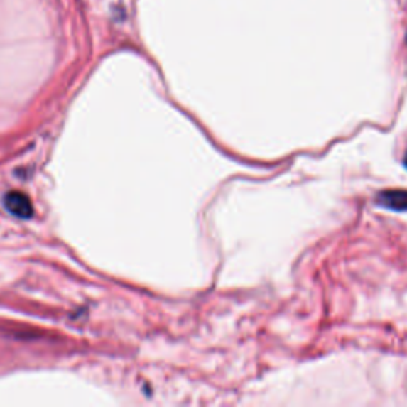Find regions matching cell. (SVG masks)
I'll return each mask as SVG.
<instances>
[{
	"label": "cell",
	"instance_id": "obj_1",
	"mask_svg": "<svg viewBox=\"0 0 407 407\" xmlns=\"http://www.w3.org/2000/svg\"><path fill=\"white\" fill-rule=\"evenodd\" d=\"M5 207L6 210L18 218H31L32 213H34L29 197L23 192H9L5 196Z\"/></svg>",
	"mask_w": 407,
	"mask_h": 407
},
{
	"label": "cell",
	"instance_id": "obj_2",
	"mask_svg": "<svg viewBox=\"0 0 407 407\" xmlns=\"http://www.w3.org/2000/svg\"><path fill=\"white\" fill-rule=\"evenodd\" d=\"M377 205H382L385 209L406 212L407 210V191L406 190H386L379 192L376 197Z\"/></svg>",
	"mask_w": 407,
	"mask_h": 407
},
{
	"label": "cell",
	"instance_id": "obj_3",
	"mask_svg": "<svg viewBox=\"0 0 407 407\" xmlns=\"http://www.w3.org/2000/svg\"><path fill=\"white\" fill-rule=\"evenodd\" d=\"M404 165L407 168V153H406V158H404Z\"/></svg>",
	"mask_w": 407,
	"mask_h": 407
}]
</instances>
